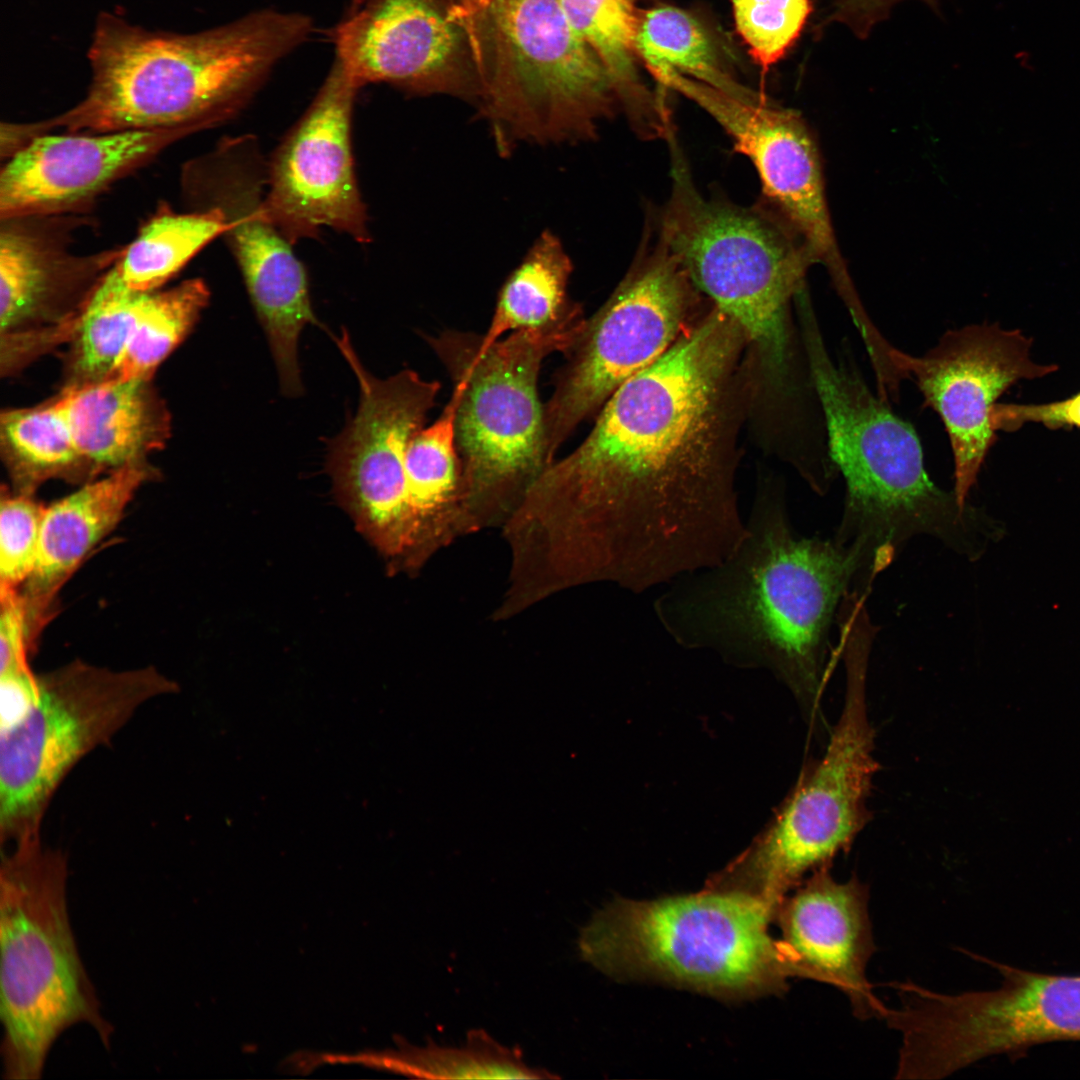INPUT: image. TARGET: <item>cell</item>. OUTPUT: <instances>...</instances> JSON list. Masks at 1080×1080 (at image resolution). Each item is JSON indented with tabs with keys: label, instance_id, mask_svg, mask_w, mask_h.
Here are the masks:
<instances>
[{
	"label": "cell",
	"instance_id": "1",
	"mask_svg": "<svg viewBox=\"0 0 1080 1080\" xmlns=\"http://www.w3.org/2000/svg\"><path fill=\"white\" fill-rule=\"evenodd\" d=\"M754 398L747 339L710 306L611 395L524 504L566 515L568 558L592 582L642 594L713 567L746 533L737 444Z\"/></svg>",
	"mask_w": 1080,
	"mask_h": 1080
},
{
	"label": "cell",
	"instance_id": "2",
	"mask_svg": "<svg viewBox=\"0 0 1080 1080\" xmlns=\"http://www.w3.org/2000/svg\"><path fill=\"white\" fill-rule=\"evenodd\" d=\"M746 533L719 564L684 575L653 600L666 634L746 668H764L801 704L812 729L835 656L830 632L858 572L856 554L833 538L795 530L784 481L761 472Z\"/></svg>",
	"mask_w": 1080,
	"mask_h": 1080
},
{
	"label": "cell",
	"instance_id": "3",
	"mask_svg": "<svg viewBox=\"0 0 1080 1080\" xmlns=\"http://www.w3.org/2000/svg\"><path fill=\"white\" fill-rule=\"evenodd\" d=\"M308 16L261 10L213 29L180 34L98 15L88 49L84 98L52 118L23 124L29 139L51 133H107L191 127L232 119L273 67L312 32Z\"/></svg>",
	"mask_w": 1080,
	"mask_h": 1080
},
{
	"label": "cell",
	"instance_id": "4",
	"mask_svg": "<svg viewBox=\"0 0 1080 1080\" xmlns=\"http://www.w3.org/2000/svg\"><path fill=\"white\" fill-rule=\"evenodd\" d=\"M794 308L831 455L845 480L833 539L858 558L853 590L869 595L875 578L918 536L976 557L986 530L980 513L931 480L914 427L870 390L848 344L832 357L810 295Z\"/></svg>",
	"mask_w": 1080,
	"mask_h": 1080
},
{
	"label": "cell",
	"instance_id": "5",
	"mask_svg": "<svg viewBox=\"0 0 1080 1080\" xmlns=\"http://www.w3.org/2000/svg\"><path fill=\"white\" fill-rule=\"evenodd\" d=\"M675 136L667 140L671 192L657 228L697 290L743 331L760 401L776 411L799 410L815 388L791 311L816 261L766 200L741 206L704 195Z\"/></svg>",
	"mask_w": 1080,
	"mask_h": 1080
},
{
	"label": "cell",
	"instance_id": "6",
	"mask_svg": "<svg viewBox=\"0 0 1080 1080\" xmlns=\"http://www.w3.org/2000/svg\"><path fill=\"white\" fill-rule=\"evenodd\" d=\"M775 912L735 890L707 887L655 900L616 898L580 930L579 953L617 980L649 979L718 997L786 991L792 972Z\"/></svg>",
	"mask_w": 1080,
	"mask_h": 1080
},
{
	"label": "cell",
	"instance_id": "7",
	"mask_svg": "<svg viewBox=\"0 0 1080 1080\" xmlns=\"http://www.w3.org/2000/svg\"><path fill=\"white\" fill-rule=\"evenodd\" d=\"M0 869V1018L3 1074L38 1080L70 1027L110 1046L111 1024L80 958L67 909L68 863L41 838L12 844Z\"/></svg>",
	"mask_w": 1080,
	"mask_h": 1080
},
{
	"label": "cell",
	"instance_id": "8",
	"mask_svg": "<svg viewBox=\"0 0 1080 1080\" xmlns=\"http://www.w3.org/2000/svg\"><path fill=\"white\" fill-rule=\"evenodd\" d=\"M586 319L575 303L558 320L514 331L485 348L471 332L445 330L427 338L458 396L463 507L521 500L548 467L539 372L546 357L574 344Z\"/></svg>",
	"mask_w": 1080,
	"mask_h": 1080
},
{
	"label": "cell",
	"instance_id": "9",
	"mask_svg": "<svg viewBox=\"0 0 1080 1080\" xmlns=\"http://www.w3.org/2000/svg\"><path fill=\"white\" fill-rule=\"evenodd\" d=\"M481 37L482 112L504 155L519 144L592 139L620 100L558 0H488Z\"/></svg>",
	"mask_w": 1080,
	"mask_h": 1080
},
{
	"label": "cell",
	"instance_id": "10",
	"mask_svg": "<svg viewBox=\"0 0 1080 1080\" xmlns=\"http://www.w3.org/2000/svg\"><path fill=\"white\" fill-rule=\"evenodd\" d=\"M873 642L844 637L838 646L846 673L841 715L826 750L803 769L767 830L717 874L721 886L749 894L777 910L809 875L846 854L872 819L875 731L868 718L866 683Z\"/></svg>",
	"mask_w": 1080,
	"mask_h": 1080
},
{
	"label": "cell",
	"instance_id": "11",
	"mask_svg": "<svg viewBox=\"0 0 1080 1080\" xmlns=\"http://www.w3.org/2000/svg\"><path fill=\"white\" fill-rule=\"evenodd\" d=\"M37 699L0 733V840L41 838L56 790L147 701L178 685L153 667L111 671L81 661L38 675Z\"/></svg>",
	"mask_w": 1080,
	"mask_h": 1080
},
{
	"label": "cell",
	"instance_id": "12",
	"mask_svg": "<svg viewBox=\"0 0 1080 1080\" xmlns=\"http://www.w3.org/2000/svg\"><path fill=\"white\" fill-rule=\"evenodd\" d=\"M648 227V226H647ZM704 296L656 227L606 302L564 353L544 407L548 464L581 422L626 381L661 358L699 312Z\"/></svg>",
	"mask_w": 1080,
	"mask_h": 1080
},
{
	"label": "cell",
	"instance_id": "13",
	"mask_svg": "<svg viewBox=\"0 0 1080 1080\" xmlns=\"http://www.w3.org/2000/svg\"><path fill=\"white\" fill-rule=\"evenodd\" d=\"M992 990L959 994L910 987L898 1014L912 1073L941 1079L984 1058L1053 1041H1080V975L1044 974L988 961Z\"/></svg>",
	"mask_w": 1080,
	"mask_h": 1080
},
{
	"label": "cell",
	"instance_id": "14",
	"mask_svg": "<svg viewBox=\"0 0 1080 1080\" xmlns=\"http://www.w3.org/2000/svg\"><path fill=\"white\" fill-rule=\"evenodd\" d=\"M182 188L194 209L222 212L227 224L224 236L266 334L282 392L299 395L303 387L298 339L306 325L319 321L305 267L267 212V162L256 139L225 138L187 162Z\"/></svg>",
	"mask_w": 1080,
	"mask_h": 1080
},
{
	"label": "cell",
	"instance_id": "15",
	"mask_svg": "<svg viewBox=\"0 0 1080 1080\" xmlns=\"http://www.w3.org/2000/svg\"><path fill=\"white\" fill-rule=\"evenodd\" d=\"M333 339L356 375L359 406L329 443L335 494L359 531L392 568H408L413 545L404 471L406 448L434 407L441 384L404 369L386 379L360 362L346 329Z\"/></svg>",
	"mask_w": 1080,
	"mask_h": 1080
},
{
	"label": "cell",
	"instance_id": "16",
	"mask_svg": "<svg viewBox=\"0 0 1080 1080\" xmlns=\"http://www.w3.org/2000/svg\"><path fill=\"white\" fill-rule=\"evenodd\" d=\"M1032 339L998 323L972 324L946 331L931 349L914 356L899 349L896 365L913 381L924 405L940 417L954 463L953 492L961 505L975 486L996 441L991 422L997 399L1020 380L1055 372L1030 355Z\"/></svg>",
	"mask_w": 1080,
	"mask_h": 1080
},
{
	"label": "cell",
	"instance_id": "17",
	"mask_svg": "<svg viewBox=\"0 0 1080 1080\" xmlns=\"http://www.w3.org/2000/svg\"><path fill=\"white\" fill-rule=\"evenodd\" d=\"M358 89L335 61L310 106L267 162L266 209L292 245L323 228L360 243L370 240L352 151Z\"/></svg>",
	"mask_w": 1080,
	"mask_h": 1080
},
{
	"label": "cell",
	"instance_id": "18",
	"mask_svg": "<svg viewBox=\"0 0 1080 1080\" xmlns=\"http://www.w3.org/2000/svg\"><path fill=\"white\" fill-rule=\"evenodd\" d=\"M654 78L695 102L722 127L734 149L756 168L765 200L797 232L818 262L831 265L841 258L819 151L798 112L771 104L765 96L755 101L738 99L676 72Z\"/></svg>",
	"mask_w": 1080,
	"mask_h": 1080
},
{
	"label": "cell",
	"instance_id": "19",
	"mask_svg": "<svg viewBox=\"0 0 1080 1080\" xmlns=\"http://www.w3.org/2000/svg\"><path fill=\"white\" fill-rule=\"evenodd\" d=\"M191 127L44 134L10 156L0 172V218L80 212L112 184Z\"/></svg>",
	"mask_w": 1080,
	"mask_h": 1080
},
{
	"label": "cell",
	"instance_id": "20",
	"mask_svg": "<svg viewBox=\"0 0 1080 1080\" xmlns=\"http://www.w3.org/2000/svg\"><path fill=\"white\" fill-rule=\"evenodd\" d=\"M822 867L788 894L775 919L793 977L828 984L849 1000L857 1018L882 1017L886 1005L867 978L876 951L869 889L856 874L836 880Z\"/></svg>",
	"mask_w": 1080,
	"mask_h": 1080
},
{
	"label": "cell",
	"instance_id": "21",
	"mask_svg": "<svg viewBox=\"0 0 1080 1080\" xmlns=\"http://www.w3.org/2000/svg\"><path fill=\"white\" fill-rule=\"evenodd\" d=\"M0 327L2 336L51 319L70 302L84 303L124 248L76 254L70 214L0 218Z\"/></svg>",
	"mask_w": 1080,
	"mask_h": 1080
},
{
	"label": "cell",
	"instance_id": "22",
	"mask_svg": "<svg viewBox=\"0 0 1080 1080\" xmlns=\"http://www.w3.org/2000/svg\"><path fill=\"white\" fill-rule=\"evenodd\" d=\"M334 40L336 61L359 88L389 83L414 91L440 86L460 41L434 0H366Z\"/></svg>",
	"mask_w": 1080,
	"mask_h": 1080
},
{
	"label": "cell",
	"instance_id": "23",
	"mask_svg": "<svg viewBox=\"0 0 1080 1080\" xmlns=\"http://www.w3.org/2000/svg\"><path fill=\"white\" fill-rule=\"evenodd\" d=\"M151 474L143 461L128 464L45 507L35 566L21 592L32 639L48 619L59 590L117 526Z\"/></svg>",
	"mask_w": 1080,
	"mask_h": 1080
},
{
	"label": "cell",
	"instance_id": "24",
	"mask_svg": "<svg viewBox=\"0 0 1080 1080\" xmlns=\"http://www.w3.org/2000/svg\"><path fill=\"white\" fill-rule=\"evenodd\" d=\"M61 396L78 451L91 468L142 462L168 439V410L150 379L71 384Z\"/></svg>",
	"mask_w": 1080,
	"mask_h": 1080
},
{
	"label": "cell",
	"instance_id": "25",
	"mask_svg": "<svg viewBox=\"0 0 1080 1080\" xmlns=\"http://www.w3.org/2000/svg\"><path fill=\"white\" fill-rule=\"evenodd\" d=\"M396 1048L357 1053L305 1052L304 1065L312 1071L324 1064H356L424 1079H556L558 1075L529 1066L520 1048L500 1044L483 1029H472L460 1046H442L429 1040L416 1046L395 1038Z\"/></svg>",
	"mask_w": 1080,
	"mask_h": 1080
},
{
	"label": "cell",
	"instance_id": "26",
	"mask_svg": "<svg viewBox=\"0 0 1080 1080\" xmlns=\"http://www.w3.org/2000/svg\"><path fill=\"white\" fill-rule=\"evenodd\" d=\"M455 391L433 424L410 440L404 458L407 506L417 565L462 506L461 463L456 445Z\"/></svg>",
	"mask_w": 1080,
	"mask_h": 1080
},
{
	"label": "cell",
	"instance_id": "27",
	"mask_svg": "<svg viewBox=\"0 0 1080 1080\" xmlns=\"http://www.w3.org/2000/svg\"><path fill=\"white\" fill-rule=\"evenodd\" d=\"M578 34L609 72L632 126L646 138H665L671 122L652 101L636 71L637 0H558Z\"/></svg>",
	"mask_w": 1080,
	"mask_h": 1080
},
{
	"label": "cell",
	"instance_id": "28",
	"mask_svg": "<svg viewBox=\"0 0 1080 1080\" xmlns=\"http://www.w3.org/2000/svg\"><path fill=\"white\" fill-rule=\"evenodd\" d=\"M573 265L560 238L542 232L503 283L482 348L509 331L538 328L561 318L576 302L568 286Z\"/></svg>",
	"mask_w": 1080,
	"mask_h": 1080
},
{
	"label": "cell",
	"instance_id": "29",
	"mask_svg": "<svg viewBox=\"0 0 1080 1080\" xmlns=\"http://www.w3.org/2000/svg\"><path fill=\"white\" fill-rule=\"evenodd\" d=\"M227 229L219 209H193L175 213L158 211L124 248L115 267L130 289L138 292L159 290L200 250Z\"/></svg>",
	"mask_w": 1080,
	"mask_h": 1080
},
{
	"label": "cell",
	"instance_id": "30",
	"mask_svg": "<svg viewBox=\"0 0 1080 1080\" xmlns=\"http://www.w3.org/2000/svg\"><path fill=\"white\" fill-rule=\"evenodd\" d=\"M636 54L654 76L676 72L738 99L763 97L723 70L712 41L701 23L674 6H658L639 12Z\"/></svg>",
	"mask_w": 1080,
	"mask_h": 1080
},
{
	"label": "cell",
	"instance_id": "31",
	"mask_svg": "<svg viewBox=\"0 0 1080 1080\" xmlns=\"http://www.w3.org/2000/svg\"><path fill=\"white\" fill-rule=\"evenodd\" d=\"M0 438L3 458L20 488L18 493L31 494L42 482L85 465L61 395L39 407L3 412Z\"/></svg>",
	"mask_w": 1080,
	"mask_h": 1080
},
{
	"label": "cell",
	"instance_id": "32",
	"mask_svg": "<svg viewBox=\"0 0 1080 1080\" xmlns=\"http://www.w3.org/2000/svg\"><path fill=\"white\" fill-rule=\"evenodd\" d=\"M209 297L201 279L146 292L125 349L105 379H151L156 367L190 332Z\"/></svg>",
	"mask_w": 1080,
	"mask_h": 1080
},
{
	"label": "cell",
	"instance_id": "33",
	"mask_svg": "<svg viewBox=\"0 0 1080 1080\" xmlns=\"http://www.w3.org/2000/svg\"><path fill=\"white\" fill-rule=\"evenodd\" d=\"M121 279L115 264L98 281L78 312L74 325V382L105 379L128 342L143 296Z\"/></svg>",
	"mask_w": 1080,
	"mask_h": 1080
},
{
	"label": "cell",
	"instance_id": "34",
	"mask_svg": "<svg viewBox=\"0 0 1080 1080\" xmlns=\"http://www.w3.org/2000/svg\"><path fill=\"white\" fill-rule=\"evenodd\" d=\"M733 17L753 60L768 70L800 36L811 0H731Z\"/></svg>",
	"mask_w": 1080,
	"mask_h": 1080
},
{
	"label": "cell",
	"instance_id": "35",
	"mask_svg": "<svg viewBox=\"0 0 1080 1080\" xmlns=\"http://www.w3.org/2000/svg\"><path fill=\"white\" fill-rule=\"evenodd\" d=\"M44 505L31 494H2L0 505L1 585L19 588L30 577L37 558Z\"/></svg>",
	"mask_w": 1080,
	"mask_h": 1080
},
{
	"label": "cell",
	"instance_id": "36",
	"mask_svg": "<svg viewBox=\"0 0 1080 1080\" xmlns=\"http://www.w3.org/2000/svg\"><path fill=\"white\" fill-rule=\"evenodd\" d=\"M0 676L30 671L32 645L23 597L17 588L0 586Z\"/></svg>",
	"mask_w": 1080,
	"mask_h": 1080
},
{
	"label": "cell",
	"instance_id": "37",
	"mask_svg": "<svg viewBox=\"0 0 1080 1080\" xmlns=\"http://www.w3.org/2000/svg\"><path fill=\"white\" fill-rule=\"evenodd\" d=\"M991 421L996 432L1015 431L1027 423H1038L1048 428H1080V393L1061 401L1041 404L996 403Z\"/></svg>",
	"mask_w": 1080,
	"mask_h": 1080
},
{
	"label": "cell",
	"instance_id": "38",
	"mask_svg": "<svg viewBox=\"0 0 1080 1080\" xmlns=\"http://www.w3.org/2000/svg\"><path fill=\"white\" fill-rule=\"evenodd\" d=\"M900 0H838L827 21L849 26L860 38H865L873 26L884 19L891 7ZM933 4L935 0H924Z\"/></svg>",
	"mask_w": 1080,
	"mask_h": 1080
}]
</instances>
